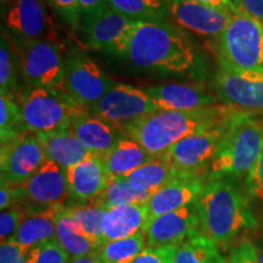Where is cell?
Returning a JSON list of instances; mask_svg holds the SVG:
<instances>
[{"instance_id": "obj_17", "label": "cell", "mask_w": 263, "mask_h": 263, "mask_svg": "<svg viewBox=\"0 0 263 263\" xmlns=\"http://www.w3.org/2000/svg\"><path fill=\"white\" fill-rule=\"evenodd\" d=\"M197 234L201 233L194 203L156 217L145 229L147 248L180 245Z\"/></svg>"}, {"instance_id": "obj_18", "label": "cell", "mask_w": 263, "mask_h": 263, "mask_svg": "<svg viewBox=\"0 0 263 263\" xmlns=\"http://www.w3.org/2000/svg\"><path fill=\"white\" fill-rule=\"evenodd\" d=\"M72 133L93 156L104 157L122 138L127 137L122 128L95 117L84 108L71 114Z\"/></svg>"}, {"instance_id": "obj_6", "label": "cell", "mask_w": 263, "mask_h": 263, "mask_svg": "<svg viewBox=\"0 0 263 263\" xmlns=\"http://www.w3.org/2000/svg\"><path fill=\"white\" fill-rule=\"evenodd\" d=\"M26 128L37 134H48L70 127L71 114L80 110L65 90L24 85L16 98Z\"/></svg>"}, {"instance_id": "obj_28", "label": "cell", "mask_w": 263, "mask_h": 263, "mask_svg": "<svg viewBox=\"0 0 263 263\" xmlns=\"http://www.w3.org/2000/svg\"><path fill=\"white\" fill-rule=\"evenodd\" d=\"M151 196L149 193L134 188L126 177H111L104 192L91 203L107 211L122 205H146Z\"/></svg>"}, {"instance_id": "obj_4", "label": "cell", "mask_w": 263, "mask_h": 263, "mask_svg": "<svg viewBox=\"0 0 263 263\" xmlns=\"http://www.w3.org/2000/svg\"><path fill=\"white\" fill-rule=\"evenodd\" d=\"M263 144V122L254 114H235L226 123L209 177L246 178L255 166Z\"/></svg>"}, {"instance_id": "obj_7", "label": "cell", "mask_w": 263, "mask_h": 263, "mask_svg": "<svg viewBox=\"0 0 263 263\" xmlns=\"http://www.w3.org/2000/svg\"><path fill=\"white\" fill-rule=\"evenodd\" d=\"M17 52L25 85L64 90V55L59 42L24 39L5 32Z\"/></svg>"}, {"instance_id": "obj_38", "label": "cell", "mask_w": 263, "mask_h": 263, "mask_svg": "<svg viewBox=\"0 0 263 263\" xmlns=\"http://www.w3.org/2000/svg\"><path fill=\"white\" fill-rule=\"evenodd\" d=\"M27 213V206L17 205L11 209L5 210L0 213V239L2 244L8 241L12 238L16 230L18 229L22 219Z\"/></svg>"}, {"instance_id": "obj_20", "label": "cell", "mask_w": 263, "mask_h": 263, "mask_svg": "<svg viewBox=\"0 0 263 263\" xmlns=\"http://www.w3.org/2000/svg\"><path fill=\"white\" fill-rule=\"evenodd\" d=\"M209 174L182 176L156 192L146 203L149 222L156 217L193 205L205 188Z\"/></svg>"}, {"instance_id": "obj_9", "label": "cell", "mask_w": 263, "mask_h": 263, "mask_svg": "<svg viewBox=\"0 0 263 263\" xmlns=\"http://www.w3.org/2000/svg\"><path fill=\"white\" fill-rule=\"evenodd\" d=\"M213 89L222 105L242 112H263V72L240 70L218 60Z\"/></svg>"}, {"instance_id": "obj_3", "label": "cell", "mask_w": 263, "mask_h": 263, "mask_svg": "<svg viewBox=\"0 0 263 263\" xmlns=\"http://www.w3.org/2000/svg\"><path fill=\"white\" fill-rule=\"evenodd\" d=\"M122 57L140 70L172 73L193 71L197 65L188 37L166 21H137Z\"/></svg>"}, {"instance_id": "obj_13", "label": "cell", "mask_w": 263, "mask_h": 263, "mask_svg": "<svg viewBox=\"0 0 263 263\" xmlns=\"http://www.w3.org/2000/svg\"><path fill=\"white\" fill-rule=\"evenodd\" d=\"M226 123L184 138L174 144L162 159L185 176L209 174L207 172L218 150Z\"/></svg>"}, {"instance_id": "obj_35", "label": "cell", "mask_w": 263, "mask_h": 263, "mask_svg": "<svg viewBox=\"0 0 263 263\" xmlns=\"http://www.w3.org/2000/svg\"><path fill=\"white\" fill-rule=\"evenodd\" d=\"M244 189L254 207L259 226L263 227V144L255 166L246 176Z\"/></svg>"}, {"instance_id": "obj_11", "label": "cell", "mask_w": 263, "mask_h": 263, "mask_svg": "<svg viewBox=\"0 0 263 263\" xmlns=\"http://www.w3.org/2000/svg\"><path fill=\"white\" fill-rule=\"evenodd\" d=\"M155 111L156 105L145 89L126 83H115L88 112L123 129Z\"/></svg>"}, {"instance_id": "obj_31", "label": "cell", "mask_w": 263, "mask_h": 263, "mask_svg": "<svg viewBox=\"0 0 263 263\" xmlns=\"http://www.w3.org/2000/svg\"><path fill=\"white\" fill-rule=\"evenodd\" d=\"M133 21H164L170 17L168 0H105Z\"/></svg>"}, {"instance_id": "obj_41", "label": "cell", "mask_w": 263, "mask_h": 263, "mask_svg": "<svg viewBox=\"0 0 263 263\" xmlns=\"http://www.w3.org/2000/svg\"><path fill=\"white\" fill-rule=\"evenodd\" d=\"M28 252V249L9 240L0 248V263H29Z\"/></svg>"}, {"instance_id": "obj_22", "label": "cell", "mask_w": 263, "mask_h": 263, "mask_svg": "<svg viewBox=\"0 0 263 263\" xmlns=\"http://www.w3.org/2000/svg\"><path fill=\"white\" fill-rule=\"evenodd\" d=\"M61 207L27 206V213L10 241L29 250L57 240V217Z\"/></svg>"}, {"instance_id": "obj_42", "label": "cell", "mask_w": 263, "mask_h": 263, "mask_svg": "<svg viewBox=\"0 0 263 263\" xmlns=\"http://www.w3.org/2000/svg\"><path fill=\"white\" fill-rule=\"evenodd\" d=\"M22 202V193L20 186L2 185L0 188V209L2 211L17 206Z\"/></svg>"}, {"instance_id": "obj_2", "label": "cell", "mask_w": 263, "mask_h": 263, "mask_svg": "<svg viewBox=\"0 0 263 263\" xmlns=\"http://www.w3.org/2000/svg\"><path fill=\"white\" fill-rule=\"evenodd\" d=\"M238 112L222 104L194 111H155L128 124L123 130L151 156L162 157L184 138L221 126Z\"/></svg>"}, {"instance_id": "obj_19", "label": "cell", "mask_w": 263, "mask_h": 263, "mask_svg": "<svg viewBox=\"0 0 263 263\" xmlns=\"http://www.w3.org/2000/svg\"><path fill=\"white\" fill-rule=\"evenodd\" d=\"M157 111H194L218 104L216 94L202 84L164 83L145 88Z\"/></svg>"}, {"instance_id": "obj_10", "label": "cell", "mask_w": 263, "mask_h": 263, "mask_svg": "<svg viewBox=\"0 0 263 263\" xmlns=\"http://www.w3.org/2000/svg\"><path fill=\"white\" fill-rule=\"evenodd\" d=\"M137 21L126 17L107 3L94 11L83 14L81 42L90 50H104L122 55Z\"/></svg>"}, {"instance_id": "obj_36", "label": "cell", "mask_w": 263, "mask_h": 263, "mask_svg": "<svg viewBox=\"0 0 263 263\" xmlns=\"http://www.w3.org/2000/svg\"><path fill=\"white\" fill-rule=\"evenodd\" d=\"M29 263H70V255L61 248L58 240L29 249Z\"/></svg>"}, {"instance_id": "obj_45", "label": "cell", "mask_w": 263, "mask_h": 263, "mask_svg": "<svg viewBox=\"0 0 263 263\" xmlns=\"http://www.w3.org/2000/svg\"><path fill=\"white\" fill-rule=\"evenodd\" d=\"M78 3H80L82 12L83 14H88V12H91L94 10L99 9L106 2L105 0H78Z\"/></svg>"}, {"instance_id": "obj_29", "label": "cell", "mask_w": 263, "mask_h": 263, "mask_svg": "<svg viewBox=\"0 0 263 263\" xmlns=\"http://www.w3.org/2000/svg\"><path fill=\"white\" fill-rule=\"evenodd\" d=\"M21 78V65L17 52L3 31L0 38V97L16 100L20 90L24 87L20 82Z\"/></svg>"}, {"instance_id": "obj_37", "label": "cell", "mask_w": 263, "mask_h": 263, "mask_svg": "<svg viewBox=\"0 0 263 263\" xmlns=\"http://www.w3.org/2000/svg\"><path fill=\"white\" fill-rule=\"evenodd\" d=\"M45 2L54 10L55 14L74 32L80 29L83 12H82L78 0H45Z\"/></svg>"}, {"instance_id": "obj_8", "label": "cell", "mask_w": 263, "mask_h": 263, "mask_svg": "<svg viewBox=\"0 0 263 263\" xmlns=\"http://www.w3.org/2000/svg\"><path fill=\"white\" fill-rule=\"evenodd\" d=\"M116 83L82 51L72 50L64 58L65 93L84 110H89Z\"/></svg>"}, {"instance_id": "obj_39", "label": "cell", "mask_w": 263, "mask_h": 263, "mask_svg": "<svg viewBox=\"0 0 263 263\" xmlns=\"http://www.w3.org/2000/svg\"><path fill=\"white\" fill-rule=\"evenodd\" d=\"M179 245H166L159 248H146L129 263H173L174 255Z\"/></svg>"}, {"instance_id": "obj_1", "label": "cell", "mask_w": 263, "mask_h": 263, "mask_svg": "<svg viewBox=\"0 0 263 263\" xmlns=\"http://www.w3.org/2000/svg\"><path fill=\"white\" fill-rule=\"evenodd\" d=\"M194 205L200 233L222 250L232 249L259 226L244 186L230 177H209Z\"/></svg>"}, {"instance_id": "obj_33", "label": "cell", "mask_w": 263, "mask_h": 263, "mask_svg": "<svg viewBox=\"0 0 263 263\" xmlns=\"http://www.w3.org/2000/svg\"><path fill=\"white\" fill-rule=\"evenodd\" d=\"M83 235L89 238L98 246L104 244V217L106 210L94 203L67 205Z\"/></svg>"}, {"instance_id": "obj_48", "label": "cell", "mask_w": 263, "mask_h": 263, "mask_svg": "<svg viewBox=\"0 0 263 263\" xmlns=\"http://www.w3.org/2000/svg\"><path fill=\"white\" fill-rule=\"evenodd\" d=\"M236 2H238V0H234V3H235V4H236Z\"/></svg>"}, {"instance_id": "obj_47", "label": "cell", "mask_w": 263, "mask_h": 263, "mask_svg": "<svg viewBox=\"0 0 263 263\" xmlns=\"http://www.w3.org/2000/svg\"><path fill=\"white\" fill-rule=\"evenodd\" d=\"M257 254H258V263H263V236L259 239L257 244Z\"/></svg>"}, {"instance_id": "obj_26", "label": "cell", "mask_w": 263, "mask_h": 263, "mask_svg": "<svg viewBox=\"0 0 263 263\" xmlns=\"http://www.w3.org/2000/svg\"><path fill=\"white\" fill-rule=\"evenodd\" d=\"M182 176L185 174L179 173L162 157H154L149 162L132 172L126 178L136 189L154 195L167 184Z\"/></svg>"}, {"instance_id": "obj_5", "label": "cell", "mask_w": 263, "mask_h": 263, "mask_svg": "<svg viewBox=\"0 0 263 263\" xmlns=\"http://www.w3.org/2000/svg\"><path fill=\"white\" fill-rule=\"evenodd\" d=\"M213 45L218 60L240 70L263 72V24L251 16L235 12Z\"/></svg>"}, {"instance_id": "obj_12", "label": "cell", "mask_w": 263, "mask_h": 263, "mask_svg": "<svg viewBox=\"0 0 263 263\" xmlns=\"http://www.w3.org/2000/svg\"><path fill=\"white\" fill-rule=\"evenodd\" d=\"M47 155L37 134L26 132L0 147V180L2 185L21 186L31 178Z\"/></svg>"}, {"instance_id": "obj_23", "label": "cell", "mask_w": 263, "mask_h": 263, "mask_svg": "<svg viewBox=\"0 0 263 263\" xmlns=\"http://www.w3.org/2000/svg\"><path fill=\"white\" fill-rule=\"evenodd\" d=\"M147 224L146 205H122L107 210L104 217V244L145 233Z\"/></svg>"}, {"instance_id": "obj_46", "label": "cell", "mask_w": 263, "mask_h": 263, "mask_svg": "<svg viewBox=\"0 0 263 263\" xmlns=\"http://www.w3.org/2000/svg\"><path fill=\"white\" fill-rule=\"evenodd\" d=\"M70 263H103V261H101V258L99 257L97 251H95L90 255L82 256V257L72 258V261Z\"/></svg>"}, {"instance_id": "obj_24", "label": "cell", "mask_w": 263, "mask_h": 263, "mask_svg": "<svg viewBox=\"0 0 263 263\" xmlns=\"http://www.w3.org/2000/svg\"><path fill=\"white\" fill-rule=\"evenodd\" d=\"M38 138L45 151L47 160L59 164L65 171L93 156L74 137L71 126L52 133L39 134Z\"/></svg>"}, {"instance_id": "obj_43", "label": "cell", "mask_w": 263, "mask_h": 263, "mask_svg": "<svg viewBox=\"0 0 263 263\" xmlns=\"http://www.w3.org/2000/svg\"><path fill=\"white\" fill-rule=\"evenodd\" d=\"M236 8L239 12L251 16L263 24V0H238Z\"/></svg>"}, {"instance_id": "obj_15", "label": "cell", "mask_w": 263, "mask_h": 263, "mask_svg": "<svg viewBox=\"0 0 263 263\" xmlns=\"http://www.w3.org/2000/svg\"><path fill=\"white\" fill-rule=\"evenodd\" d=\"M170 17L180 29L201 37L217 39L235 12L192 0H168Z\"/></svg>"}, {"instance_id": "obj_16", "label": "cell", "mask_w": 263, "mask_h": 263, "mask_svg": "<svg viewBox=\"0 0 263 263\" xmlns=\"http://www.w3.org/2000/svg\"><path fill=\"white\" fill-rule=\"evenodd\" d=\"M20 189L22 193V202L20 205L65 206L66 200L70 197L66 171L49 160Z\"/></svg>"}, {"instance_id": "obj_21", "label": "cell", "mask_w": 263, "mask_h": 263, "mask_svg": "<svg viewBox=\"0 0 263 263\" xmlns=\"http://www.w3.org/2000/svg\"><path fill=\"white\" fill-rule=\"evenodd\" d=\"M70 199L77 203H89L106 188L108 176L101 157L90 156L82 162L66 170Z\"/></svg>"}, {"instance_id": "obj_14", "label": "cell", "mask_w": 263, "mask_h": 263, "mask_svg": "<svg viewBox=\"0 0 263 263\" xmlns=\"http://www.w3.org/2000/svg\"><path fill=\"white\" fill-rule=\"evenodd\" d=\"M3 22L5 32L14 37L59 42L44 0H5Z\"/></svg>"}, {"instance_id": "obj_30", "label": "cell", "mask_w": 263, "mask_h": 263, "mask_svg": "<svg viewBox=\"0 0 263 263\" xmlns=\"http://www.w3.org/2000/svg\"><path fill=\"white\" fill-rule=\"evenodd\" d=\"M173 263H227V258L211 239L197 234L178 246Z\"/></svg>"}, {"instance_id": "obj_25", "label": "cell", "mask_w": 263, "mask_h": 263, "mask_svg": "<svg viewBox=\"0 0 263 263\" xmlns=\"http://www.w3.org/2000/svg\"><path fill=\"white\" fill-rule=\"evenodd\" d=\"M143 146L129 137H124L104 157L103 163L110 177H127L153 160Z\"/></svg>"}, {"instance_id": "obj_27", "label": "cell", "mask_w": 263, "mask_h": 263, "mask_svg": "<svg viewBox=\"0 0 263 263\" xmlns=\"http://www.w3.org/2000/svg\"><path fill=\"white\" fill-rule=\"evenodd\" d=\"M57 240L72 258L93 254L99 246L83 235L67 206H62L57 217Z\"/></svg>"}, {"instance_id": "obj_44", "label": "cell", "mask_w": 263, "mask_h": 263, "mask_svg": "<svg viewBox=\"0 0 263 263\" xmlns=\"http://www.w3.org/2000/svg\"><path fill=\"white\" fill-rule=\"evenodd\" d=\"M192 2L202 3V4L215 6V8L227 10L230 12H238V8H236L234 0H192Z\"/></svg>"}, {"instance_id": "obj_40", "label": "cell", "mask_w": 263, "mask_h": 263, "mask_svg": "<svg viewBox=\"0 0 263 263\" xmlns=\"http://www.w3.org/2000/svg\"><path fill=\"white\" fill-rule=\"evenodd\" d=\"M227 263H258L257 245L249 238L242 239L230 249Z\"/></svg>"}, {"instance_id": "obj_32", "label": "cell", "mask_w": 263, "mask_h": 263, "mask_svg": "<svg viewBox=\"0 0 263 263\" xmlns=\"http://www.w3.org/2000/svg\"><path fill=\"white\" fill-rule=\"evenodd\" d=\"M146 236L144 232L121 240L99 246L97 254L103 263H129L145 250Z\"/></svg>"}, {"instance_id": "obj_34", "label": "cell", "mask_w": 263, "mask_h": 263, "mask_svg": "<svg viewBox=\"0 0 263 263\" xmlns=\"http://www.w3.org/2000/svg\"><path fill=\"white\" fill-rule=\"evenodd\" d=\"M24 116L18 103L12 99L0 97V141L2 144L26 133Z\"/></svg>"}]
</instances>
